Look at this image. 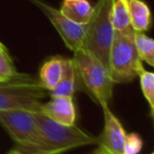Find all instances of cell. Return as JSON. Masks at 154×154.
<instances>
[{"instance_id": "cell-4", "label": "cell", "mask_w": 154, "mask_h": 154, "mask_svg": "<svg viewBox=\"0 0 154 154\" xmlns=\"http://www.w3.org/2000/svg\"><path fill=\"white\" fill-rule=\"evenodd\" d=\"M37 129L47 151L60 154L73 148L97 143V137L82 131L75 125L66 126L52 120L41 112L35 113Z\"/></svg>"}, {"instance_id": "cell-9", "label": "cell", "mask_w": 154, "mask_h": 154, "mask_svg": "<svg viewBox=\"0 0 154 154\" xmlns=\"http://www.w3.org/2000/svg\"><path fill=\"white\" fill-rule=\"evenodd\" d=\"M41 113L58 124L66 126L75 125L76 111L73 103V97H52L49 103L42 105Z\"/></svg>"}, {"instance_id": "cell-2", "label": "cell", "mask_w": 154, "mask_h": 154, "mask_svg": "<svg viewBox=\"0 0 154 154\" xmlns=\"http://www.w3.org/2000/svg\"><path fill=\"white\" fill-rule=\"evenodd\" d=\"M109 73L114 84H127L143 70L134 43L132 26L124 31H114L109 55Z\"/></svg>"}, {"instance_id": "cell-12", "label": "cell", "mask_w": 154, "mask_h": 154, "mask_svg": "<svg viewBox=\"0 0 154 154\" xmlns=\"http://www.w3.org/2000/svg\"><path fill=\"white\" fill-rule=\"evenodd\" d=\"M64 71V58L55 56L42 64L39 73V80L48 91H52L62 78Z\"/></svg>"}, {"instance_id": "cell-1", "label": "cell", "mask_w": 154, "mask_h": 154, "mask_svg": "<svg viewBox=\"0 0 154 154\" xmlns=\"http://www.w3.org/2000/svg\"><path fill=\"white\" fill-rule=\"evenodd\" d=\"M48 90L40 80L17 72L9 79L0 82V111L21 110L33 113L41 112Z\"/></svg>"}, {"instance_id": "cell-8", "label": "cell", "mask_w": 154, "mask_h": 154, "mask_svg": "<svg viewBox=\"0 0 154 154\" xmlns=\"http://www.w3.org/2000/svg\"><path fill=\"white\" fill-rule=\"evenodd\" d=\"M103 111V131L97 137V145L103 146L113 154H124L126 131L122 122L112 113L109 105H101Z\"/></svg>"}, {"instance_id": "cell-10", "label": "cell", "mask_w": 154, "mask_h": 154, "mask_svg": "<svg viewBox=\"0 0 154 154\" xmlns=\"http://www.w3.org/2000/svg\"><path fill=\"white\" fill-rule=\"evenodd\" d=\"M80 78L78 72H77L76 66L73 59H66L64 58V71L62 78L57 84V86L50 91L52 97L57 96H66L73 97L75 91L79 89Z\"/></svg>"}, {"instance_id": "cell-18", "label": "cell", "mask_w": 154, "mask_h": 154, "mask_svg": "<svg viewBox=\"0 0 154 154\" xmlns=\"http://www.w3.org/2000/svg\"><path fill=\"white\" fill-rule=\"evenodd\" d=\"M143 139L136 133L126 135L124 143V154H139L143 149Z\"/></svg>"}, {"instance_id": "cell-6", "label": "cell", "mask_w": 154, "mask_h": 154, "mask_svg": "<svg viewBox=\"0 0 154 154\" xmlns=\"http://www.w3.org/2000/svg\"><path fill=\"white\" fill-rule=\"evenodd\" d=\"M0 125L7 130L20 151L26 154H52L47 151L37 129L35 113L21 110L0 111Z\"/></svg>"}, {"instance_id": "cell-21", "label": "cell", "mask_w": 154, "mask_h": 154, "mask_svg": "<svg viewBox=\"0 0 154 154\" xmlns=\"http://www.w3.org/2000/svg\"><path fill=\"white\" fill-rule=\"evenodd\" d=\"M0 52H8L7 48H5L1 42H0Z\"/></svg>"}, {"instance_id": "cell-14", "label": "cell", "mask_w": 154, "mask_h": 154, "mask_svg": "<svg viewBox=\"0 0 154 154\" xmlns=\"http://www.w3.org/2000/svg\"><path fill=\"white\" fill-rule=\"evenodd\" d=\"M111 21L114 31H124L131 26L130 13L127 0H113Z\"/></svg>"}, {"instance_id": "cell-16", "label": "cell", "mask_w": 154, "mask_h": 154, "mask_svg": "<svg viewBox=\"0 0 154 154\" xmlns=\"http://www.w3.org/2000/svg\"><path fill=\"white\" fill-rule=\"evenodd\" d=\"M140 78V87L143 94L145 96L146 100L149 103L151 114L154 111V74L149 71H146L143 69L138 74Z\"/></svg>"}, {"instance_id": "cell-17", "label": "cell", "mask_w": 154, "mask_h": 154, "mask_svg": "<svg viewBox=\"0 0 154 154\" xmlns=\"http://www.w3.org/2000/svg\"><path fill=\"white\" fill-rule=\"evenodd\" d=\"M17 74L8 52H0V82L9 79Z\"/></svg>"}, {"instance_id": "cell-19", "label": "cell", "mask_w": 154, "mask_h": 154, "mask_svg": "<svg viewBox=\"0 0 154 154\" xmlns=\"http://www.w3.org/2000/svg\"><path fill=\"white\" fill-rule=\"evenodd\" d=\"M90 154H113V153L110 152V151H108V150L106 149V148H103V146L98 145V148H97L96 150H94V151Z\"/></svg>"}, {"instance_id": "cell-3", "label": "cell", "mask_w": 154, "mask_h": 154, "mask_svg": "<svg viewBox=\"0 0 154 154\" xmlns=\"http://www.w3.org/2000/svg\"><path fill=\"white\" fill-rule=\"evenodd\" d=\"M112 5L113 0H98L93 7L92 17L85 26L82 48L93 54L107 69L114 36V28L111 21Z\"/></svg>"}, {"instance_id": "cell-5", "label": "cell", "mask_w": 154, "mask_h": 154, "mask_svg": "<svg viewBox=\"0 0 154 154\" xmlns=\"http://www.w3.org/2000/svg\"><path fill=\"white\" fill-rule=\"evenodd\" d=\"M80 82L99 105H109L113 96V84L109 70L85 49L74 52L72 58Z\"/></svg>"}, {"instance_id": "cell-20", "label": "cell", "mask_w": 154, "mask_h": 154, "mask_svg": "<svg viewBox=\"0 0 154 154\" xmlns=\"http://www.w3.org/2000/svg\"><path fill=\"white\" fill-rule=\"evenodd\" d=\"M8 154H26V153H23V152L20 151V150H12V151H10Z\"/></svg>"}, {"instance_id": "cell-11", "label": "cell", "mask_w": 154, "mask_h": 154, "mask_svg": "<svg viewBox=\"0 0 154 154\" xmlns=\"http://www.w3.org/2000/svg\"><path fill=\"white\" fill-rule=\"evenodd\" d=\"M60 12L71 21L86 26L93 14V5L89 0H63Z\"/></svg>"}, {"instance_id": "cell-7", "label": "cell", "mask_w": 154, "mask_h": 154, "mask_svg": "<svg viewBox=\"0 0 154 154\" xmlns=\"http://www.w3.org/2000/svg\"><path fill=\"white\" fill-rule=\"evenodd\" d=\"M32 1L38 5L39 9L49 18V20L56 29L69 50H71L74 53L84 48L85 26H86L77 24L71 21L66 16L62 15L59 10L54 9L39 0H32Z\"/></svg>"}, {"instance_id": "cell-22", "label": "cell", "mask_w": 154, "mask_h": 154, "mask_svg": "<svg viewBox=\"0 0 154 154\" xmlns=\"http://www.w3.org/2000/svg\"><path fill=\"white\" fill-rule=\"evenodd\" d=\"M151 154H154V153H151Z\"/></svg>"}, {"instance_id": "cell-15", "label": "cell", "mask_w": 154, "mask_h": 154, "mask_svg": "<svg viewBox=\"0 0 154 154\" xmlns=\"http://www.w3.org/2000/svg\"><path fill=\"white\" fill-rule=\"evenodd\" d=\"M134 43L138 57L149 66H154V41L143 32L134 31Z\"/></svg>"}, {"instance_id": "cell-13", "label": "cell", "mask_w": 154, "mask_h": 154, "mask_svg": "<svg viewBox=\"0 0 154 154\" xmlns=\"http://www.w3.org/2000/svg\"><path fill=\"white\" fill-rule=\"evenodd\" d=\"M130 13L131 26L135 32H143L151 24V12L143 0H127Z\"/></svg>"}]
</instances>
